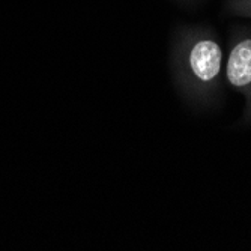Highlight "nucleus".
I'll use <instances>...</instances> for the list:
<instances>
[{"instance_id": "f257e3e1", "label": "nucleus", "mask_w": 251, "mask_h": 251, "mask_svg": "<svg viewBox=\"0 0 251 251\" xmlns=\"http://www.w3.org/2000/svg\"><path fill=\"white\" fill-rule=\"evenodd\" d=\"M224 53L217 33L201 25L180 26L173 33L170 68L180 94L190 102L206 105L221 90Z\"/></svg>"}, {"instance_id": "f03ea898", "label": "nucleus", "mask_w": 251, "mask_h": 251, "mask_svg": "<svg viewBox=\"0 0 251 251\" xmlns=\"http://www.w3.org/2000/svg\"><path fill=\"white\" fill-rule=\"evenodd\" d=\"M224 80L244 97V118L251 121V27L239 26L232 32Z\"/></svg>"}, {"instance_id": "7ed1b4c3", "label": "nucleus", "mask_w": 251, "mask_h": 251, "mask_svg": "<svg viewBox=\"0 0 251 251\" xmlns=\"http://www.w3.org/2000/svg\"><path fill=\"white\" fill-rule=\"evenodd\" d=\"M224 11L235 17L251 18V0H224Z\"/></svg>"}, {"instance_id": "20e7f679", "label": "nucleus", "mask_w": 251, "mask_h": 251, "mask_svg": "<svg viewBox=\"0 0 251 251\" xmlns=\"http://www.w3.org/2000/svg\"><path fill=\"white\" fill-rule=\"evenodd\" d=\"M177 2H185V0H177Z\"/></svg>"}]
</instances>
